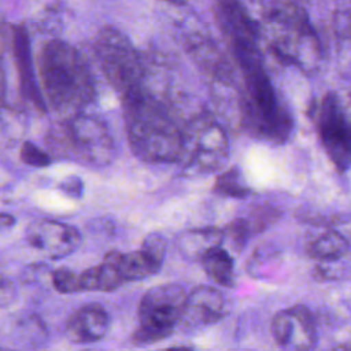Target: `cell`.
Here are the masks:
<instances>
[{"label": "cell", "instance_id": "6da1fadb", "mask_svg": "<svg viewBox=\"0 0 351 351\" xmlns=\"http://www.w3.org/2000/svg\"><path fill=\"white\" fill-rule=\"evenodd\" d=\"M125 129L133 154L151 163H178L184 128L169 107L145 88L122 97Z\"/></svg>", "mask_w": 351, "mask_h": 351}, {"label": "cell", "instance_id": "7a4b0ae2", "mask_svg": "<svg viewBox=\"0 0 351 351\" xmlns=\"http://www.w3.org/2000/svg\"><path fill=\"white\" fill-rule=\"evenodd\" d=\"M37 63L47 107L69 118L93 103L95 80L75 47L63 40H49L43 45Z\"/></svg>", "mask_w": 351, "mask_h": 351}, {"label": "cell", "instance_id": "3957f363", "mask_svg": "<svg viewBox=\"0 0 351 351\" xmlns=\"http://www.w3.org/2000/svg\"><path fill=\"white\" fill-rule=\"evenodd\" d=\"M255 25L258 36H263L280 62L296 66L304 74L318 70L321 45L303 7L292 1L267 3Z\"/></svg>", "mask_w": 351, "mask_h": 351}, {"label": "cell", "instance_id": "277c9868", "mask_svg": "<svg viewBox=\"0 0 351 351\" xmlns=\"http://www.w3.org/2000/svg\"><path fill=\"white\" fill-rule=\"evenodd\" d=\"M236 62L244 78V90L239 97L241 125L258 137L284 143L292 132L293 122L266 74L261 52L243 56Z\"/></svg>", "mask_w": 351, "mask_h": 351}, {"label": "cell", "instance_id": "5b68a950", "mask_svg": "<svg viewBox=\"0 0 351 351\" xmlns=\"http://www.w3.org/2000/svg\"><path fill=\"white\" fill-rule=\"evenodd\" d=\"M47 145L62 158L90 166L112 162L115 147L107 125L97 117L80 112L66 118L49 133Z\"/></svg>", "mask_w": 351, "mask_h": 351}, {"label": "cell", "instance_id": "8992f818", "mask_svg": "<svg viewBox=\"0 0 351 351\" xmlns=\"http://www.w3.org/2000/svg\"><path fill=\"white\" fill-rule=\"evenodd\" d=\"M186 292L178 284L149 288L138 303V328L130 335L133 346H149L171 336L180 325L186 303Z\"/></svg>", "mask_w": 351, "mask_h": 351}, {"label": "cell", "instance_id": "52a82bcc", "mask_svg": "<svg viewBox=\"0 0 351 351\" xmlns=\"http://www.w3.org/2000/svg\"><path fill=\"white\" fill-rule=\"evenodd\" d=\"M96 60L121 97L144 88V67L128 36L114 26L101 27L93 41Z\"/></svg>", "mask_w": 351, "mask_h": 351}, {"label": "cell", "instance_id": "ba28073f", "mask_svg": "<svg viewBox=\"0 0 351 351\" xmlns=\"http://www.w3.org/2000/svg\"><path fill=\"white\" fill-rule=\"evenodd\" d=\"M228 154V136L210 114H197L184 126V145L178 162L184 171H215L226 162Z\"/></svg>", "mask_w": 351, "mask_h": 351}, {"label": "cell", "instance_id": "9c48e42d", "mask_svg": "<svg viewBox=\"0 0 351 351\" xmlns=\"http://www.w3.org/2000/svg\"><path fill=\"white\" fill-rule=\"evenodd\" d=\"M315 122L322 145L341 171L351 166V104L336 92L325 93L315 107Z\"/></svg>", "mask_w": 351, "mask_h": 351}, {"label": "cell", "instance_id": "30bf717a", "mask_svg": "<svg viewBox=\"0 0 351 351\" xmlns=\"http://www.w3.org/2000/svg\"><path fill=\"white\" fill-rule=\"evenodd\" d=\"M271 335L282 351H314L318 332L314 314L304 304L278 311L271 319Z\"/></svg>", "mask_w": 351, "mask_h": 351}, {"label": "cell", "instance_id": "8fae6325", "mask_svg": "<svg viewBox=\"0 0 351 351\" xmlns=\"http://www.w3.org/2000/svg\"><path fill=\"white\" fill-rule=\"evenodd\" d=\"M25 237L32 247L52 259L71 255L82 243L77 228L53 219L32 221L25 230Z\"/></svg>", "mask_w": 351, "mask_h": 351}, {"label": "cell", "instance_id": "7c38bea8", "mask_svg": "<svg viewBox=\"0 0 351 351\" xmlns=\"http://www.w3.org/2000/svg\"><path fill=\"white\" fill-rule=\"evenodd\" d=\"M12 53L21 84L23 97L41 114L47 112L48 107L43 96L40 84L37 82L34 62L32 56L30 37L23 25L12 26Z\"/></svg>", "mask_w": 351, "mask_h": 351}, {"label": "cell", "instance_id": "4fadbf2b", "mask_svg": "<svg viewBox=\"0 0 351 351\" xmlns=\"http://www.w3.org/2000/svg\"><path fill=\"white\" fill-rule=\"evenodd\" d=\"M225 315L223 295L214 287L200 285L186 298L180 325L189 332L218 322Z\"/></svg>", "mask_w": 351, "mask_h": 351}, {"label": "cell", "instance_id": "5bb4252c", "mask_svg": "<svg viewBox=\"0 0 351 351\" xmlns=\"http://www.w3.org/2000/svg\"><path fill=\"white\" fill-rule=\"evenodd\" d=\"M110 326L107 310L97 303H88L74 310L66 321V336L73 343L92 344L101 340Z\"/></svg>", "mask_w": 351, "mask_h": 351}, {"label": "cell", "instance_id": "9a60e30c", "mask_svg": "<svg viewBox=\"0 0 351 351\" xmlns=\"http://www.w3.org/2000/svg\"><path fill=\"white\" fill-rule=\"evenodd\" d=\"M103 259L115 265L125 282L151 277L156 274L162 267V263L154 261L141 250L126 254L119 251H110L104 255Z\"/></svg>", "mask_w": 351, "mask_h": 351}, {"label": "cell", "instance_id": "2e32d148", "mask_svg": "<svg viewBox=\"0 0 351 351\" xmlns=\"http://www.w3.org/2000/svg\"><path fill=\"white\" fill-rule=\"evenodd\" d=\"M223 241V230L218 228L189 229L180 236L178 248L188 259H202L211 248L221 247Z\"/></svg>", "mask_w": 351, "mask_h": 351}, {"label": "cell", "instance_id": "e0dca14e", "mask_svg": "<svg viewBox=\"0 0 351 351\" xmlns=\"http://www.w3.org/2000/svg\"><path fill=\"white\" fill-rule=\"evenodd\" d=\"M118 269L114 263L103 259L101 263L88 267L80 273V285L81 292L84 291H100L110 292L115 291L123 284Z\"/></svg>", "mask_w": 351, "mask_h": 351}, {"label": "cell", "instance_id": "ac0fdd59", "mask_svg": "<svg viewBox=\"0 0 351 351\" xmlns=\"http://www.w3.org/2000/svg\"><path fill=\"white\" fill-rule=\"evenodd\" d=\"M200 263L207 276L222 287L234 285V265L230 254L222 247H215L207 251Z\"/></svg>", "mask_w": 351, "mask_h": 351}, {"label": "cell", "instance_id": "d6986e66", "mask_svg": "<svg viewBox=\"0 0 351 351\" xmlns=\"http://www.w3.org/2000/svg\"><path fill=\"white\" fill-rule=\"evenodd\" d=\"M347 251V239L336 230H325L307 245L308 255L318 261H336Z\"/></svg>", "mask_w": 351, "mask_h": 351}, {"label": "cell", "instance_id": "ffe728a7", "mask_svg": "<svg viewBox=\"0 0 351 351\" xmlns=\"http://www.w3.org/2000/svg\"><path fill=\"white\" fill-rule=\"evenodd\" d=\"M214 191L222 196L236 199H243L251 193V188L245 184L243 174L237 167H232L221 173L215 180Z\"/></svg>", "mask_w": 351, "mask_h": 351}, {"label": "cell", "instance_id": "44dd1931", "mask_svg": "<svg viewBox=\"0 0 351 351\" xmlns=\"http://www.w3.org/2000/svg\"><path fill=\"white\" fill-rule=\"evenodd\" d=\"M52 285L59 293L63 295L81 292L80 273L69 267H59L52 271Z\"/></svg>", "mask_w": 351, "mask_h": 351}, {"label": "cell", "instance_id": "7402d4cb", "mask_svg": "<svg viewBox=\"0 0 351 351\" xmlns=\"http://www.w3.org/2000/svg\"><path fill=\"white\" fill-rule=\"evenodd\" d=\"M222 230H223V240L228 237L236 250H241L244 247L245 241L248 240L252 232L248 219H244V218H237L232 221Z\"/></svg>", "mask_w": 351, "mask_h": 351}, {"label": "cell", "instance_id": "603a6c76", "mask_svg": "<svg viewBox=\"0 0 351 351\" xmlns=\"http://www.w3.org/2000/svg\"><path fill=\"white\" fill-rule=\"evenodd\" d=\"M21 160L32 167H47L51 165V156L32 141H25L19 151Z\"/></svg>", "mask_w": 351, "mask_h": 351}, {"label": "cell", "instance_id": "cb8c5ba5", "mask_svg": "<svg viewBox=\"0 0 351 351\" xmlns=\"http://www.w3.org/2000/svg\"><path fill=\"white\" fill-rule=\"evenodd\" d=\"M166 247H167V240L163 234L158 232H152L148 236L144 237L141 243V251H144L148 256H151L154 261L163 263L165 254H166Z\"/></svg>", "mask_w": 351, "mask_h": 351}, {"label": "cell", "instance_id": "d4e9b609", "mask_svg": "<svg viewBox=\"0 0 351 351\" xmlns=\"http://www.w3.org/2000/svg\"><path fill=\"white\" fill-rule=\"evenodd\" d=\"M18 299V289L15 282L0 273V308H7L12 306Z\"/></svg>", "mask_w": 351, "mask_h": 351}, {"label": "cell", "instance_id": "484cf974", "mask_svg": "<svg viewBox=\"0 0 351 351\" xmlns=\"http://www.w3.org/2000/svg\"><path fill=\"white\" fill-rule=\"evenodd\" d=\"M335 30L341 38H351V8L336 11Z\"/></svg>", "mask_w": 351, "mask_h": 351}, {"label": "cell", "instance_id": "4316f807", "mask_svg": "<svg viewBox=\"0 0 351 351\" xmlns=\"http://www.w3.org/2000/svg\"><path fill=\"white\" fill-rule=\"evenodd\" d=\"M59 189L69 197L80 199L84 195V182L78 176H67L59 184Z\"/></svg>", "mask_w": 351, "mask_h": 351}, {"label": "cell", "instance_id": "83f0119b", "mask_svg": "<svg viewBox=\"0 0 351 351\" xmlns=\"http://www.w3.org/2000/svg\"><path fill=\"white\" fill-rule=\"evenodd\" d=\"M274 218H276V210L274 208H271V207H269V208L258 207L254 211V214L251 215L252 221L248 219V222H250V226H251L252 230H262L267 225V222L273 221Z\"/></svg>", "mask_w": 351, "mask_h": 351}, {"label": "cell", "instance_id": "f1b7e54d", "mask_svg": "<svg viewBox=\"0 0 351 351\" xmlns=\"http://www.w3.org/2000/svg\"><path fill=\"white\" fill-rule=\"evenodd\" d=\"M15 223H16V218L12 214L5 213V211H0V232L14 228Z\"/></svg>", "mask_w": 351, "mask_h": 351}, {"label": "cell", "instance_id": "f546056e", "mask_svg": "<svg viewBox=\"0 0 351 351\" xmlns=\"http://www.w3.org/2000/svg\"><path fill=\"white\" fill-rule=\"evenodd\" d=\"M4 100H5V71H4L3 59L0 56V110L4 106Z\"/></svg>", "mask_w": 351, "mask_h": 351}, {"label": "cell", "instance_id": "4dcf8cb0", "mask_svg": "<svg viewBox=\"0 0 351 351\" xmlns=\"http://www.w3.org/2000/svg\"><path fill=\"white\" fill-rule=\"evenodd\" d=\"M155 351H195V350L191 347L177 346V347H167V348H160V350H155Z\"/></svg>", "mask_w": 351, "mask_h": 351}, {"label": "cell", "instance_id": "1f68e13d", "mask_svg": "<svg viewBox=\"0 0 351 351\" xmlns=\"http://www.w3.org/2000/svg\"><path fill=\"white\" fill-rule=\"evenodd\" d=\"M332 351H351V346H337Z\"/></svg>", "mask_w": 351, "mask_h": 351}, {"label": "cell", "instance_id": "d6a6232c", "mask_svg": "<svg viewBox=\"0 0 351 351\" xmlns=\"http://www.w3.org/2000/svg\"><path fill=\"white\" fill-rule=\"evenodd\" d=\"M0 351H15V350H11V348H3V347H0Z\"/></svg>", "mask_w": 351, "mask_h": 351}, {"label": "cell", "instance_id": "836d02e7", "mask_svg": "<svg viewBox=\"0 0 351 351\" xmlns=\"http://www.w3.org/2000/svg\"><path fill=\"white\" fill-rule=\"evenodd\" d=\"M86 351H96V350H86Z\"/></svg>", "mask_w": 351, "mask_h": 351}]
</instances>
